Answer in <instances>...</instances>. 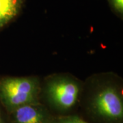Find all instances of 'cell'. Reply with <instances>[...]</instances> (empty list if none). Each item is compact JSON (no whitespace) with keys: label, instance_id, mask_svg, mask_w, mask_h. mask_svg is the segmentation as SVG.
I'll list each match as a JSON object with an SVG mask.
<instances>
[{"label":"cell","instance_id":"obj_1","mask_svg":"<svg viewBox=\"0 0 123 123\" xmlns=\"http://www.w3.org/2000/svg\"><path fill=\"white\" fill-rule=\"evenodd\" d=\"M89 108L94 116L110 123H120L123 118L122 86L115 79H101L94 86Z\"/></svg>","mask_w":123,"mask_h":123},{"label":"cell","instance_id":"obj_2","mask_svg":"<svg viewBox=\"0 0 123 123\" xmlns=\"http://www.w3.org/2000/svg\"><path fill=\"white\" fill-rule=\"evenodd\" d=\"M41 82L36 76L0 78V103L8 113L21 106L40 102Z\"/></svg>","mask_w":123,"mask_h":123},{"label":"cell","instance_id":"obj_3","mask_svg":"<svg viewBox=\"0 0 123 123\" xmlns=\"http://www.w3.org/2000/svg\"><path fill=\"white\" fill-rule=\"evenodd\" d=\"M83 83L73 75L57 73L47 76L41 84V92L53 108L67 111L73 107L83 90Z\"/></svg>","mask_w":123,"mask_h":123},{"label":"cell","instance_id":"obj_4","mask_svg":"<svg viewBox=\"0 0 123 123\" xmlns=\"http://www.w3.org/2000/svg\"><path fill=\"white\" fill-rule=\"evenodd\" d=\"M10 114L12 123H51L53 119L40 102L21 106Z\"/></svg>","mask_w":123,"mask_h":123},{"label":"cell","instance_id":"obj_5","mask_svg":"<svg viewBox=\"0 0 123 123\" xmlns=\"http://www.w3.org/2000/svg\"><path fill=\"white\" fill-rule=\"evenodd\" d=\"M26 0H0V31L14 21L22 12Z\"/></svg>","mask_w":123,"mask_h":123},{"label":"cell","instance_id":"obj_6","mask_svg":"<svg viewBox=\"0 0 123 123\" xmlns=\"http://www.w3.org/2000/svg\"><path fill=\"white\" fill-rule=\"evenodd\" d=\"M51 123H88L80 117L75 115L61 116L53 117Z\"/></svg>","mask_w":123,"mask_h":123},{"label":"cell","instance_id":"obj_7","mask_svg":"<svg viewBox=\"0 0 123 123\" xmlns=\"http://www.w3.org/2000/svg\"><path fill=\"white\" fill-rule=\"evenodd\" d=\"M111 10L120 19L123 18V0H107Z\"/></svg>","mask_w":123,"mask_h":123},{"label":"cell","instance_id":"obj_8","mask_svg":"<svg viewBox=\"0 0 123 123\" xmlns=\"http://www.w3.org/2000/svg\"><path fill=\"white\" fill-rule=\"evenodd\" d=\"M0 123H5L4 121V119L2 117V115H1V110H0Z\"/></svg>","mask_w":123,"mask_h":123}]
</instances>
